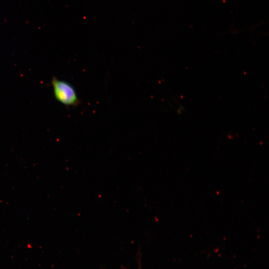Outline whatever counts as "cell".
Listing matches in <instances>:
<instances>
[{
    "label": "cell",
    "mask_w": 269,
    "mask_h": 269,
    "mask_svg": "<svg viewBox=\"0 0 269 269\" xmlns=\"http://www.w3.org/2000/svg\"><path fill=\"white\" fill-rule=\"evenodd\" d=\"M51 85L55 99L66 106H76L79 103L74 87L67 81L53 77Z\"/></svg>",
    "instance_id": "cell-1"
}]
</instances>
